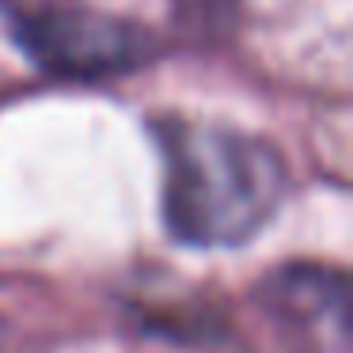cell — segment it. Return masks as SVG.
<instances>
[{"label":"cell","mask_w":353,"mask_h":353,"mask_svg":"<svg viewBox=\"0 0 353 353\" xmlns=\"http://www.w3.org/2000/svg\"><path fill=\"white\" fill-rule=\"evenodd\" d=\"M152 141L163 163V228L183 247L251 243L292 190L285 156L259 133L163 114L152 122Z\"/></svg>","instance_id":"obj_1"},{"label":"cell","mask_w":353,"mask_h":353,"mask_svg":"<svg viewBox=\"0 0 353 353\" xmlns=\"http://www.w3.org/2000/svg\"><path fill=\"white\" fill-rule=\"evenodd\" d=\"M0 23L27 61L61 80L118 77L152 57L145 27L88 0H0Z\"/></svg>","instance_id":"obj_2"}]
</instances>
